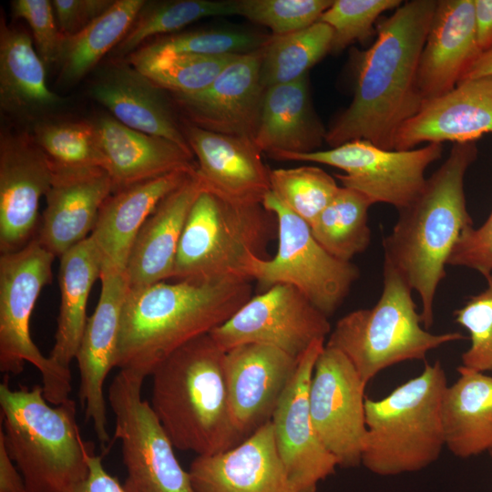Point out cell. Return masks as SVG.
<instances>
[{"mask_svg": "<svg viewBox=\"0 0 492 492\" xmlns=\"http://www.w3.org/2000/svg\"><path fill=\"white\" fill-rule=\"evenodd\" d=\"M331 324L298 289L275 284L251 296L210 336L223 350L246 343L276 347L299 359L316 341H325Z\"/></svg>", "mask_w": 492, "mask_h": 492, "instance_id": "obj_13", "label": "cell"}, {"mask_svg": "<svg viewBox=\"0 0 492 492\" xmlns=\"http://www.w3.org/2000/svg\"><path fill=\"white\" fill-rule=\"evenodd\" d=\"M145 378L120 370L108 388L116 420L115 439L121 443L126 478L124 492H195L190 472L174 453V446L151 405L141 397Z\"/></svg>", "mask_w": 492, "mask_h": 492, "instance_id": "obj_11", "label": "cell"}, {"mask_svg": "<svg viewBox=\"0 0 492 492\" xmlns=\"http://www.w3.org/2000/svg\"><path fill=\"white\" fill-rule=\"evenodd\" d=\"M89 473L86 480L74 487L69 492H124L118 479L108 473L99 456H90Z\"/></svg>", "mask_w": 492, "mask_h": 492, "instance_id": "obj_47", "label": "cell"}, {"mask_svg": "<svg viewBox=\"0 0 492 492\" xmlns=\"http://www.w3.org/2000/svg\"><path fill=\"white\" fill-rule=\"evenodd\" d=\"M447 386L439 361L381 399L365 398L366 434L361 464L378 476L416 472L445 446L441 403Z\"/></svg>", "mask_w": 492, "mask_h": 492, "instance_id": "obj_6", "label": "cell"}, {"mask_svg": "<svg viewBox=\"0 0 492 492\" xmlns=\"http://www.w3.org/2000/svg\"><path fill=\"white\" fill-rule=\"evenodd\" d=\"M101 292L76 354L79 374V399L87 420L93 423L102 446L109 442L104 384L115 367L120 319L128 292L125 272L100 276Z\"/></svg>", "mask_w": 492, "mask_h": 492, "instance_id": "obj_18", "label": "cell"}, {"mask_svg": "<svg viewBox=\"0 0 492 492\" xmlns=\"http://www.w3.org/2000/svg\"><path fill=\"white\" fill-rule=\"evenodd\" d=\"M436 5L403 2L378 24L376 39L360 56L352 102L326 131L331 148L364 139L394 149L398 130L424 103L416 75Z\"/></svg>", "mask_w": 492, "mask_h": 492, "instance_id": "obj_1", "label": "cell"}, {"mask_svg": "<svg viewBox=\"0 0 492 492\" xmlns=\"http://www.w3.org/2000/svg\"><path fill=\"white\" fill-rule=\"evenodd\" d=\"M447 265L473 269L484 277L492 273V211L479 227H469L454 246Z\"/></svg>", "mask_w": 492, "mask_h": 492, "instance_id": "obj_45", "label": "cell"}, {"mask_svg": "<svg viewBox=\"0 0 492 492\" xmlns=\"http://www.w3.org/2000/svg\"><path fill=\"white\" fill-rule=\"evenodd\" d=\"M91 94L123 125L191 151L162 89L130 64L117 62L105 67L95 79Z\"/></svg>", "mask_w": 492, "mask_h": 492, "instance_id": "obj_28", "label": "cell"}, {"mask_svg": "<svg viewBox=\"0 0 492 492\" xmlns=\"http://www.w3.org/2000/svg\"><path fill=\"white\" fill-rule=\"evenodd\" d=\"M12 14L30 26L36 51L46 67L56 64L64 35L55 18L52 2L48 0H14Z\"/></svg>", "mask_w": 492, "mask_h": 492, "instance_id": "obj_44", "label": "cell"}, {"mask_svg": "<svg viewBox=\"0 0 492 492\" xmlns=\"http://www.w3.org/2000/svg\"><path fill=\"white\" fill-rule=\"evenodd\" d=\"M487 287L454 313L455 321L469 333L470 345L461 355L462 366L492 373V273Z\"/></svg>", "mask_w": 492, "mask_h": 492, "instance_id": "obj_43", "label": "cell"}, {"mask_svg": "<svg viewBox=\"0 0 492 492\" xmlns=\"http://www.w3.org/2000/svg\"><path fill=\"white\" fill-rule=\"evenodd\" d=\"M206 189L196 170L167 195L149 216L128 259L125 275L129 289L172 278L186 220L196 199Z\"/></svg>", "mask_w": 492, "mask_h": 492, "instance_id": "obj_26", "label": "cell"}, {"mask_svg": "<svg viewBox=\"0 0 492 492\" xmlns=\"http://www.w3.org/2000/svg\"><path fill=\"white\" fill-rule=\"evenodd\" d=\"M63 97L46 82V66L33 46L29 35L0 26V106L16 118L32 121L61 108Z\"/></svg>", "mask_w": 492, "mask_h": 492, "instance_id": "obj_30", "label": "cell"}, {"mask_svg": "<svg viewBox=\"0 0 492 492\" xmlns=\"http://www.w3.org/2000/svg\"><path fill=\"white\" fill-rule=\"evenodd\" d=\"M195 170H177L113 191L90 234L101 260V274L125 272L134 241L158 204Z\"/></svg>", "mask_w": 492, "mask_h": 492, "instance_id": "obj_25", "label": "cell"}, {"mask_svg": "<svg viewBox=\"0 0 492 492\" xmlns=\"http://www.w3.org/2000/svg\"><path fill=\"white\" fill-rule=\"evenodd\" d=\"M232 15H237V1H146L111 55L116 58L128 56L153 36L172 33L203 17Z\"/></svg>", "mask_w": 492, "mask_h": 492, "instance_id": "obj_37", "label": "cell"}, {"mask_svg": "<svg viewBox=\"0 0 492 492\" xmlns=\"http://www.w3.org/2000/svg\"><path fill=\"white\" fill-rule=\"evenodd\" d=\"M101 260L90 237L59 258L60 307L50 360L69 372L87 323V304L94 282L100 279Z\"/></svg>", "mask_w": 492, "mask_h": 492, "instance_id": "obj_32", "label": "cell"}, {"mask_svg": "<svg viewBox=\"0 0 492 492\" xmlns=\"http://www.w3.org/2000/svg\"><path fill=\"white\" fill-rule=\"evenodd\" d=\"M477 41L481 53L492 48V0H474Z\"/></svg>", "mask_w": 492, "mask_h": 492, "instance_id": "obj_48", "label": "cell"}, {"mask_svg": "<svg viewBox=\"0 0 492 492\" xmlns=\"http://www.w3.org/2000/svg\"><path fill=\"white\" fill-rule=\"evenodd\" d=\"M412 292L399 272L384 261L383 290L376 303L339 319L325 342L345 354L366 385L384 369L425 359L430 351L465 339L458 332H428Z\"/></svg>", "mask_w": 492, "mask_h": 492, "instance_id": "obj_8", "label": "cell"}, {"mask_svg": "<svg viewBox=\"0 0 492 492\" xmlns=\"http://www.w3.org/2000/svg\"><path fill=\"white\" fill-rule=\"evenodd\" d=\"M236 56L149 53L137 49L128 56V61L160 89L190 95L209 87Z\"/></svg>", "mask_w": 492, "mask_h": 492, "instance_id": "obj_36", "label": "cell"}, {"mask_svg": "<svg viewBox=\"0 0 492 492\" xmlns=\"http://www.w3.org/2000/svg\"><path fill=\"white\" fill-rule=\"evenodd\" d=\"M492 76V48L481 53L460 81Z\"/></svg>", "mask_w": 492, "mask_h": 492, "instance_id": "obj_50", "label": "cell"}, {"mask_svg": "<svg viewBox=\"0 0 492 492\" xmlns=\"http://www.w3.org/2000/svg\"><path fill=\"white\" fill-rule=\"evenodd\" d=\"M189 472L195 492H297L279 455L271 420L227 450L197 456Z\"/></svg>", "mask_w": 492, "mask_h": 492, "instance_id": "obj_21", "label": "cell"}, {"mask_svg": "<svg viewBox=\"0 0 492 492\" xmlns=\"http://www.w3.org/2000/svg\"><path fill=\"white\" fill-rule=\"evenodd\" d=\"M33 138L53 164L67 168L100 167L103 156L94 122L41 120Z\"/></svg>", "mask_w": 492, "mask_h": 492, "instance_id": "obj_38", "label": "cell"}, {"mask_svg": "<svg viewBox=\"0 0 492 492\" xmlns=\"http://www.w3.org/2000/svg\"><path fill=\"white\" fill-rule=\"evenodd\" d=\"M262 205L276 217L278 249L272 259L252 257L249 279L267 289L280 283L292 285L329 317L358 279V268L328 253L313 237L310 225L272 191Z\"/></svg>", "mask_w": 492, "mask_h": 492, "instance_id": "obj_10", "label": "cell"}, {"mask_svg": "<svg viewBox=\"0 0 492 492\" xmlns=\"http://www.w3.org/2000/svg\"><path fill=\"white\" fill-rule=\"evenodd\" d=\"M0 384L3 438L27 492H69L88 476L94 445L86 442L72 399L52 406L42 385L13 389Z\"/></svg>", "mask_w": 492, "mask_h": 492, "instance_id": "obj_5", "label": "cell"}, {"mask_svg": "<svg viewBox=\"0 0 492 492\" xmlns=\"http://www.w3.org/2000/svg\"><path fill=\"white\" fill-rule=\"evenodd\" d=\"M271 191L310 226L340 187L323 169L305 165L270 171Z\"/></svg>", "mask_w": 492, "mask_h": 492, "instance_id": "obj_39", "label": "cell"}, {"mask_svg": "<svg viewBox=\"0 0 492 492\" xmlns=\"http://www.w3.org/2000/svg\"><path fill=\"white\" fill-rule=\"evenodd\" d=\"M113 191L177 170H195L194 155L167 138L132 129L113 117L95 122Z\"/></svg>", "mask_w": 492, "mask_h": 492, "instance_id": "obj_27", "label": "cell"}, {"mask_svg": "<svg viewBox=\"0 0 492 492\" xmlns=\"http://www.w3.org/2000/svg\"><path fill=\"white\" fill-rule=\"evenodd\" d=\"M372 205V201L359 191L340 187L310 226L313 237L334 258L351 261L370 244L368 210Z\"/></svg>", "mask_w": 492, "mask_h": 492, "instance_id": "obj_34", "label": "cell"}, {"mask_svg": "<svg viewBox=\"0 0 492 492\" xmlns=\"http://www.w3.org/2000/svg\"><path fill=\"white\" fill-rule=\"evenodd\" d=\"M365 387L345 354L324 344L310 383V414L320 441L342 467L361 465Z\"/></svg>", "mask_w": 492, "mask_h": 492, "instance_id": "obj_14", "label": "cell"}, {"mask_svg": "<svg viewBox=\"0 0 492 492\" xmlns=\"http://www.w3.org/2000/svg\"><path fill=\"white\" fill-rule=\"evenodd\" d=\"M487 133H492V76L460 81L449 92L425 101L398 130L394 149L476 141Z\"/></svg>", "mask_w": 492, "mask_h": 492, "instance_id": "obj_23", "label": "cell"}, {"mask_svg": "<svg viewBox=\"0 0 492 492\" xmlns=\"http://www.w3.org/2000/svg\"><path fill=\"white\" fill-rule=\"evenodd\" d=\"M0 492H27L22 475L0 437Z\"/></svg>", "mask_w": 492, "mask_h": 492, "instance_id": "obj_49", "label": "cell"}, {"mask_svg": "<svg viewBox=\"0 0 492 492\" xmlns=\"http://www.w3.org/2000/svg\"><path fill=\"white\" fill-rule=\"evenodd\" d=\"M261 48L240 54L205 89L172 94L184 120L200 128L253 140L265 88L261 82Z\"/></svg>", "mask_w": 492, "mask_h": 492, "instance_id": "obj_17", "label": "cell"}, {"mask_svg": "<svg viewBox=\"0 0 492 492\" xmlns=\"http://www.w3.org/2000/svg\"><path fill=\"white\" fill-rule=\"evenodd\" d=\"M332 0H239L237 15L269 27L274 36L302 30L318 22Z\"/></svg>", "mask_w": 492, "mask_h": 492, "instance_id": "obj_42", "label": "cell"}, {"mask_svg": "<svg viewBox=\"0 0 492 492\" xmlns=\"http://www.w3.org/2000/svg\"><path fill=\"white\" fill-rule=\"evenodd\" d=\"M53 169L36 239L60 258L90 236L102 205L113 192V185L109 174L100 167L53 164Z\"/></svg>", "mask_w": 492, "mask_h": 492, "instance_id": "obj_20", "label": "cell"}, {"mask_svg": "<svg viewBox=\"0 0 492 492\" xmlns=\"http://www.w3.org/2000/svg\"><path fill=\"white\" fill-rule=\"evenodd\" d=\"M480 54L474 0H437L416 75L423 101L452 90Z\"/></svg>", "mask_w": 492, "mask_h": 492, "instance_id": "obj_24", "label": "cell"}, {"mask_svg": "<svg viewBox=\"0 0 492 492\" xmlns=\"http://www.w3.org/2000/svg\"><path fill=\"white\" fill-rule=\"evenodd\" d=\"M401 0H334L319 21L333 29L331 53L364 41L374 33V24L385 11L396 9Z\"/></svg>", "mask_w": 492, "mask_h": 492, "instance_id": "obj_41", "label": "cell"}, {"mask_svg": "<svg viewBox=\"0 0 492 492\" xmlns=\"http://www.w3.org/2000/svg\"><path fill=\"white\" fill-rule=\"evenodd\" d=\"M325 341L314 342L299 358L296 371L271 422L281 459L297 492H316L335 473L338 462L320 441L310 414L309 387Z\"/></svg>", "mask_w": 492, "mask_h": 492, "instance_id": "obj_15", "label": "cell"}, {"mask_svg": "<svg viewBox=\"0 0 492 492\" xmlns=\"http://www.w3.org/2000/svg\"><path fill=\"white\" fill-rule=\"evenodd\" d=\"M52 161L28 134L4 133L0 140V252L24 248L37 234L39 202L48 191Z\"/></svg>", "mask_w": 492, "mask_h": 492, "instance_id": "obj_16", "label": "cell"}, {"mask_svg": "<svg viewBox=\"0 0 492 492\" xmlns=\"http://www.w3.org/2000/svg\"><path fill=\"white\" fill-rule=\"evenodd\" d=\"M186 140L207 190L241 203H261L271 191V169L249 138L209 131L184 121Z\"/></svg>", "mask_w": 492, "mask_h": 492, "instance_id": "obj_22", "label": "cell"}, {"mask_svg": "<svg viewBox=\"0 0 492 492\" xmlns=\"http://www.w3.org/2000/svg\"><path fill=\"white\" fill-rule=\"evenodd\" d=\"M298 361L276 347L260 343L241 344L225 352L230 406L243 437L271 420Z\"/></svg>", "mask_w": 492, "mask_h": 492, "instance_id": "obj_19", "label": "cell"}, {"mask_svg": "<svg viewBox=\"0 0 492 492\" xmlns=\"http://www.w3.org/2000/svg\"><path fill=\"white\" fill-rule=\"evenodd\" d=\"M224 356L207 333L179 347L151 374V408L180 451L211 455L243 438L230 406Z\"/></svg>", "mask_w": 492, "mask_h": 492, "instance_id": "obj_4", "label": "cell"}, {"mask_svg": "<svg viewBox=\"0 0 492 492\" xmlns=\"http://www.w3.org/2000/svg\"><path fill=\"white\" fill-rule=\"evenodd\" d=\"M477 156L476 141L454 143L416 199L398 210L391 233L383 240L384 261L418 294L422 323L427 330L434 322L435 299L451 251L461 234L473 226L464 179Z\"/></svg>", "mask_w": 492, "mask_h": 492, "instance_id": "obj_3", "label": "cell"}, {"mask_svg": "<svg viewBox=\"0 0 492 492\" xmlns=\"http://www.w3.org/2000/svg\"><path fill=\"white\" fill-rule=\"evenodd\" d=\"M277 220L261 203L229 200L209 190L193 203L175 259V281H248L252 257L264 258Z\"/></svg>", "mask_w": 492, "mask_h": 492, "instance_id": "obj_7", "label": "cell"}, {"mask_svg": "<svg viewBox=\"0 0 492 492\" xmlns=\"http://www.w3.org/2000/svg\"><path fill=\"white\" fill-rule=\"evenodd\" d=\"M111 0H54L53 9L60 32L74 35L105 13Z\"/></svg>", "mask_w": 492, "mask_h": 492, "instance_id": "obj_46", "label": "cell"}, {"mask_svg": "<svg viewBox=\"0 0 492 492\" xmlns=\"http://www.w3.org/2000/svg\"><path fill=\"white\" fill-rule=\"evenodd\" d=\"M270 36L240 31H193L163 36L138 49L149 53H189L207 56L240 55L259 50Z\"/></svg>", "mask_w": 492, "mask_h": 492, "instance_id": "obj_40", "label": "cell"}, {"mask_svg": "<svg viewBox=\"0 0 492 492\" xmlns=\"http://www.w3.org/2000/svg\"><path fill=\"white\" fill-rule=\"evenodd\" d=\"M441 403L445 446L468 458L492 449V376L462 365Z\"/></svg>", "mask_w": 492, "mask_h": 492, "instance_id": "obj_31", "label": "cell"}, {"mask_svg": "<svg viewBox=\"0 0 492 492\" xmlns=\"http://www.w3.org/2000/svg\"><path fill=\"white\" fill-rule=\"evenodd\" d=\"M251 293L248 281H165L128 289L115 367L151 375L179 347L226 322Z\"/></svg>", "mask_w": 492, "mask_h": 492, "instance_id": "obj_2", "label": "cell"}, {"mask_svg": "<svg viewBox=\"0 0 492 492\" xmlns=\"http://www.w3.org/2000/svg\"><path fill=\"white\" fill-rule=\"evenodd\" d=\"M333 29L316 22L307 28L282 36H271L261 48V82L270 87L292 82L331 52Z\"/></svg>", "mask_w": 492, "mask_h": 492, "instance_id": "obj_35", "label": "cell"}, {"mask_svg": "<svg viewBox=\"0 0 492 492\" xmlns=\"http://www.w3.org/2000/svg\"><path fill=\"white\" fill-rule=\"evenodd\" d=\"M55 258L36 238L16 251L0 255V371L18 374L26 363L34 365L42 375L44 396L52 405L69 399L71 373L42 354L29 325L42 289L52 281Z\"/></svg>", "mask_w": 492, "mask_h": 492, "instance_id": "obj_9", "label": "cell"}, {"mask_svg": "<svg viewBox=\"0 0 492 492\" xmlns=\"http://www.w3.org/2000/svg\"><path fill=\"white\" fill-rule=\"evenodd\" d=\"M443 144L428 143L407 150L384 149L355 139L325 150L278 153L272 159L325 164L343 173L334 176L343 187L359 191L373 204L386 203L400 210L422 191L427 167L439 159Z\"/></svg>", "mask_w": 492, "mask_h": 492, "instance_id": "obj_12", "label": "cell"}, {"mask_svg": "<svg viewBox=\"0 0 492 492\" xmlns=\"http://www.w3.org/2000/svg\"><path fill=\"white\" fill-rule=\"evenodd\" d=\"M144 0H117L79 32L64 36L57 65L60 78L75 83L85 77L125 36Z\"/></svg>", "mask_w": 492, "mask_h": 492, "instance_id": "obj_33", "label": "cell"}, {"mask_svg": "<svg viewBox=\"0 0 492 492\" xmlns=\"http://www.w3.org/2000/svg\"><path fill=\"white\" fill-rule=\"evenodd\" d=\"M326 131L313 110L305 76L265 90L253 142L270 158L309 153L319 150Z\"/></svg>", "mask_w": 492, "mask_h": 492, "instance_id": "obj_29", "label": "cell"}, {"mask_svg": "<svg viewBox=\"0 0 492 492\" xmlns=\"http://www.w3.org/2000/svg\"><path fill=\"white\" fill-rule=\"evenodd\" d=\"M489 453H490V455H491V456H492V449H491V450H489Z\"/></svg>", "mask_w": 492, "mask_h": 492, "instance_id": "obj_51", "label": "cell"}]
</instances>
